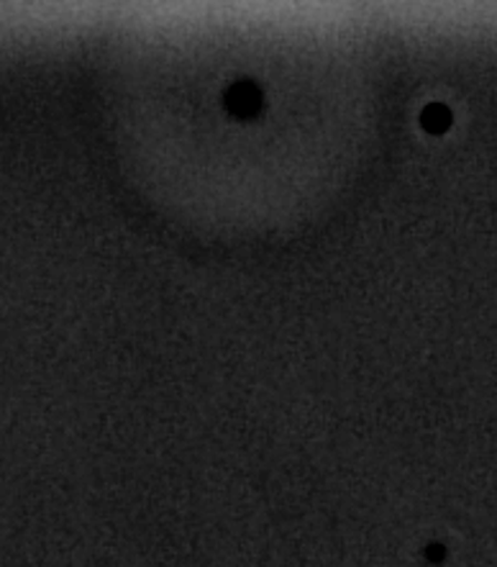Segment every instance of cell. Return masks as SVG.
<instances>
[{
    "label": "cell",
    "mask_w": 497,
    "mask_h": 567,
    "mask_svg": "<svg viewBox=\"0 0 497 567\" xmlns=\"http://www.w3.org/2000/svg\"><path fill=\"white\" fill-rule=\"evenodd\" d=\"M423 124L431 132H442V128L449 124V111L444 109V105H431V109L423 113Z\"/></svg>",
    "instance_id": "6da1fadb"
}]
</instances>
